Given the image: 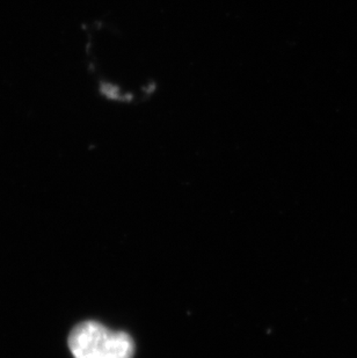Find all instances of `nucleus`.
I'll return each mask as SVG.
<instances>
[{"label":"nucleus","instance_id":"f257e3e1","mask_svg":"<svg viewBox=\"0 0 357 358\" xmlns=\"http://www.w3.org/2000/svg\"><path fill=\"white\" fill-rule=\"evenodd\" d=\"M74 358H132L135 345L125 331H113L99 321H84L68 338Z\"/></svg>","mask_w":357,"mask_h":358}]
</instances>
